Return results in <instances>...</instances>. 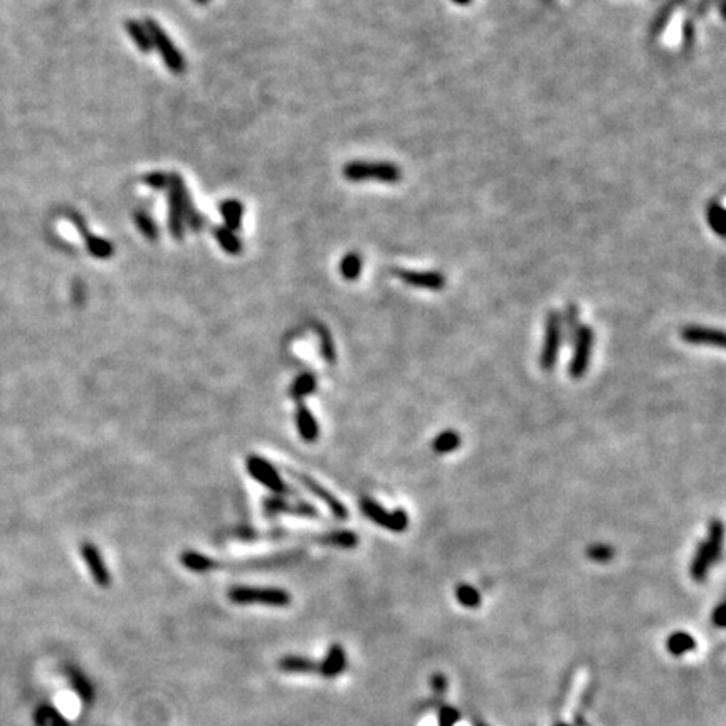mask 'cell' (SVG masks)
I'll use <instances>...</instances> for the list:
<instances>
[{"instance_id": "14", "label": "cell", "mask_w": 726, "mask_h": 726, "mask_svg": "<svg viewBox=\"0 0 726 726\" xmlns=\"http://www.w3.org/2000/svg\"><path fill=\"white\" fill-rule=\"evenodd\" d=\"M681 338L691 345H710L723 348L725 333L721 330L705 326H686L681 330Z\"/></svg>"}, {"instance_id": "25", "label": "cell", "mask_w": 726, "mask_h": 726, "mask_svg": "<svg viewBox=\"0 0 726 726\" xmlns=\"http://www.w3.org/2000/svg\"><path fill=\"white\" fill-rule=\"evenodd\" d=\"M560 321H561V335H565L569 340H575L580 326H582V323H580L579 308L575 306V304H569L564 313V316L560 315Z\"/></svg>"}, {"instance_id": "7", "label": "cell", "mask_w": 726, "mask_h": 726, "mask_svg": "<svg viewBox=\"0 0 726 726\" xmlns=\"http://www.w3.org/2000/svg\"><path fill=\"white\" fill-rule=\"evenodd\" d=\"M246 466L249 475L254 477L256 481H259L264 488H268L276 494H294V491L283 481V477L279 476L276 467L271 465V462L266 461V459L251 454V456L247 457Z\"/></svg>"}, {"instance_id": "1", "label": "cell", "mask_w": 726, "mask_h": 726, "mask_svg": "<svg viewBox=\"0 0 726 726\" xmlns=\"http://www.w3.org/2000/svg\"><path fill=\"white\" fill-rule=\"evenodd\" d=\"M168 229L175 239H182L185 229L199 232L205 226V219L197 212L192 204L190 192L179 173H170V185H168Z\"/></svg>"}, {"instance_id": "6", "label": "cell", "mask_w": 726, "mask_h": 726, "mask_svg": "<svg viewBox=\"0 0 726 726\" xmlns=\"http://www.w3.org/2000/svg\"><path fill=\"white\" fill-rule=\"evenodd\" d=\"M360 509L368 519H372L373 523H377L378 527L387 528V530L402 533L407 530L409 527V517L404 509H395V512H387L383 506L375 503L370 498H362L360 499Z\"/></svg>"}, {"instance_id": "27", "label": "cell", "mask_w": 726, "mask_h": 726, "mask_svg": "<svg viewBox=\"0 0 726 726\" xmlns=\"http://www.w3.org/2000/svg\"><path fill=\"white\" fill-rule=\"evenodd\" d=\"M34 721L37 726H69L68 720L58 710H54L53 706H41V708H37Z\"/></svg>"}, {"instance_id": "8", "label": "cell", "mask_w": 726, "mask_h": 726, "mask_svg": "<svg viewBox=\"0 0 726 726\" xmlns=\"http://www.w3.org/2000/svg\"><path fill=\"white\" fill-rule=\"evenodd\" d=\"M561 321L560 313L551 310L546 316V328H545V341H543V350L540 355V365L543 370L550 372L555 368L556 358H559L560 343H561Z\"/></svg>"}, {"instance_id": "26", "label": "cell", "mask_w": 726, "mask_h": 726, "mask_svg": "<svg viewBox=\"0 0 726 726\" xmlns=\"http://www.w3.org/2000/svg\"><path fill=\"white\" fill-rule=\"evenodd\" d=\"M316 390V377L313 375L311 372H306V373H301L296 380L293 382L291 388H289V393H291V397L294 400L301 402L304 397L311 395V393H315Z\"/></svg>"}, {"instance_id": "31", "label": "cell", "mask_w": 726, "mask_h": 726, "mask_svg": "<svg viewBox=\"0 0 726 726\" xmlns=\"http://www.w3.org/2000/svg\"><path fill=\"white\" fill-rule=\"evenodd\" d=\"M318 330V338H320V350H321V357L326 360L328 363L333 365L336 362V348H335V341L333 338H331L330 331L326 330L325 326L318 325L316 326Z\"/></svg>"}, {"instance_id": "28", "label": "cell", "mask_w": 726, "mask_h": 726, "mask_svg": "<svg viewBox=\"0 0 726 726\" xmlns=\"http://www.w3.org/2000/svg\"><path fill=\"white\" fill-rule=\"evenodd\" d=\"M461 446V435H459L457 432H454V430H444V432H441L437 435V437L434 439V451L437 454H449L452 451H456V449Z\"/></svg>"}, {"instance_id": "5", "label": "cell", "mask_w": 726, "mask_h": 726, "mask_svg": "<svg viewBox=\"0 0 726 726\" xmlns=\"http://www.w3.org/2000/svg\"><path fill=\"white\" fill-rule=\"evenodd\" d=\"M143 24L147 27L150 39H152L153 49H157L158 53H160V58L163 59V63H165L168 71H172L173 74L184 73L187 68L184 56H182L179 48L173 44L167 32L162 29L160 24L153 21V19H145Z\"/></svg>"}, {"instance_id": "21", "label": "cell", "mask_w": 726, "mask_h": 726, "mask_svg": "<svg viewBox=\"0 0 726 726\" xmlns=\"http://www.w3.org/2000/svg\"><path fill=\"white\" fill-rule=\"evenodd\" d=\"M125 27L128 36L131 37V41L135 42V46H137L142 53H150V51H153L152 39H150V34L143 22L130 19V21L125 22Z\"/></svg>"}, {"instance_id": "37", "label": "cell", "mask_w": 726, "mask_h": 726, "mask_svg": "<svg viewBox=\"0 0 726 726\" xmlns=\"http://www.w3.org/2000/svg\"><path fill=\"white\" fill-rule=\"evenodd\" d=\"M723 612H725V603H720V606H718V607H716V611H715V616H713V619H715V622H716V624H718L720 627L725 624V621H723Z\"/></svg>"}, {"instance_id": "20", "label": "cell", "mask_w": 726, "mask_h": 726, "mask_svg": "<svg viewBox=\"0 0 726 726\" xmlns=\"http://www.w3.org/2000/svg\"><path fill=\"white\" fill-rule=\"evenodd\" d=\"M212 236L215 241H217V244L221 246L222 249L227 252V254L237 256L242 252L241 239H239L236 236V232L231 231V229H227L224 226H215L212 229Z\"/></svg>"}, {"instance_id": "33", "label": "cell", "mask_w": 726, "mask_h": 726, "mask_svg": "<svg viewBox=\"0 0 726 726\" xmlns=\"http://www.w3.org/2000/svg\"><path fill=\"white\" fill-rule=\"evenodd\" d=\"M456 597L465 607H477L481 602L479 592L471 585H459L456 588Z\"/></svg>"}, {"instance_id": "16", "label": "cell", "mask_w": 726, "mask_h": 726, "mask_svg": "<svg viewBox=\"0 0 726 726\" xmlns=\"http://www.w3.org/2000/svg\"><path fill=\"white\" fill-rule=\"evenodd\" d=\"M296 424L299 435H301L303 441L306 442H315L320 435V427H318V422L313 415V412L308 409L303 402H299L298 410H296Z\"/></svg>"}, {"instance_id": "11", "label": "cell", "mask_w": 726, "mask_h": 726, "mask_svg": "<svg viewBox=\"0 0 726 726\" xmlns=\"http://www.w3.org/2000/svg\"><path fill=\"white\" fill-rule=\"evenodd\" d=\"M393 274L400 281H404L407 286L419 289H430V291H439L446 286V278L437 271H409V269H393Z\"/></svg>"}, {"instance_id": "3", "label": "cell", "mask_w": 726, "mask_h": 726, "mask_svg": "<svg viewBox=\"0 0 726 726\" xmlns=\"http://www.w3.org/2000/svg\"><path fill=\"white\" fill-rule=\"evenodd\" d=\"M723 535H725L723 523H721L720 519L711 522L708 540L698 545L695 559L691 561V577L695 579L696 582H702V580L706 579L710 566L720 559L721 545H723Z\"/></svg>"}, {"instance_id": "2", "label": "cell", "mask_w": 726, "mask_h": 726, "mask_svg": "<svg viewBox=\"0 0 726 726\" xmlns=\"http://www.w3.org/2000/svg\"><path fill=\"white\" fill-rule=\"evenodd\" d=\"M343 177L348 182H380L397 184L402 179L400 168L390 162L355 160L343 167Z\"/></svg>"}, {"instance_id": "29", "label": "cell", "mask_w": 726, "mask_h": 726, "mask_svg": "<svg viewBox=\"0 0 726 726\" xmlns=\"http://www.w3.org/2000/svg\"><path fill=\"white\" fill-rule=\"evenodd\" d=\"M362 264L363 261L358 252H348L340 262V273L345 279L353 281L358 278L360 273H362Z\"/></svg>"}, {"instance_id": "23", "label": "cell", "mask_w": 726, "mask_h": 726, "mask_svg": "<svg viewBox=\"0 0 726 726\" xmlns=\"http://www.w3.org/2000/svg\"><path fill=\"white\" fill-rule=\"evenodd\" d=\"M68 676H69V681H71V686L74 688V691L78 693L84 705H90V702L93 701V698H95V690H93L90 679L84 676L81 671H78V669H74V668L68 669Z\"/></svg>"}, {"instance_id": "34", "label": "cell", "mask_w": 726, "mask_h": 726, "mask_svg": "<svg viewBox=\"0 0 726 726\" xmlns=\"http://www.w3.org/2000/svg\"><path fill=\"white\" fill-rule=\"evenodd\" d=\"M143 182L153 190H167L170 185V175L165 172H150L143 177Z\"/></svg>"}, {"instance_id": "30", "label": "cell", "mask_w": 726, "mask_h": 726, "mask_svg": "<svg viewBox=\"0 0 726 726\" xmlns=\"http://www.w3.org/2000/svg\"><path fill=\"white\" fill-rule=\"evenodd\" d=\"M133 219H135V224H137L138 231L142 232L145 237L150 239V241H157L158 227H157L155 221L152 219V215H150L148 212H145V210H137V212L133 214Z\"/></svg>"}, {"instance_id": "15", "label": "cell", "mask_w": 726, "mask_h": 726, "mask_svg": "<svg viewBox=\"0 0 726 726\" xmlns=\"http://www.w3.org/2000/svg\"><path fill=\"white\" fill-rule=\"evenodd\" d=\"M346 666V654L343 648L340 644H333L328 650L326 658L323 659V663L318 666V673L321 674L323 678H336L341 674Z\"/></svg>"}, {"instance_id": "13", "label": "cell", "mask_w": 726, "mask_h": 726, "mask_svg": "<svg viewBox=\"0 0 726 726\" xmlns=\"http://www.w3.org/2000/svg\"><path fill=\"white\" fill-rule=\"evenodd\" d=\"M81 555H83L84 561H86L88 570H90L93 580H95V582L103 588L110 587L111 574H110V570H108V566L105 565V561H103V556L100 554V550H98V546L93 545V543H90V541L83 543Z\"/></svg>"}, {"instance_id": "24", "label": "cell", "mask_w": 726, "mask_h": 726, "mask_svg": "<svg viewBox=\"0 0 726 726\" xmlns=\"http://www.w3.org/2000/svg\"><path fill=\"white\" fill-rule=\"evenodd\" d=\"M84 239H86V247L90 251L93 257H98V259H110L113 256V244L106 239L93 236V234H88L86 229L83 227Z\"/></svg>"}, {"instance_id": "38", "label": "cell", "mask_w": 726, "mask_h": 726, "mask_svg": "<svg viewBox=\"0 0 726 726\" xmlns=\"http://www.w3.org/2000/svg\"><path fill=\"white\" fill-rule=\"evenodd\" d=\"M454 4H457V6H467V4L471 2V0H452Z\"/></svg>"}, {"instance_id": "35", "label": "cell", "mask_w": 726, "mask_h": 726, "mask_svg": "<svg viewBox=\"0 0 726 726\" xmlns=\"http://www.w3.org/2000/svg\"><path fill=\"white\" fill-rule=\"evenodd\" d=\"M693 639L688 634H674L671 639H669V650L674 654H683L688 649H693Z\"/></svg>"}, {"instance_id": "4", "label": "cell", "mask_w": 726, "mask_h": 726, "mask_svg": "<svg viewBox=\"0 0 726 726\" xmlns=\"http://www.w3.org/2000/svg\"><path fill=\"white\" fill-rule=\"evenodd\" d=\"M229 601L237 606H249V603H262L268 607H288L291 603V596L284 588L273 587H232L227 593Z\"/></svg>"}, {"instance_id": "39", "label": "cell", "mask_w": 726, "mask_h": 726, "mask_svg": "<svg viewBox=\"0 0 726 726\" xmlns=\"http://www.w3.org/2000/svg\"><path fill=\"white\" fill-rule=\"evenodd\" d=\"M195 4H199V6H205V4L209 2V0H194Z\"/></svg>"}, {"instance_id": "22", "label": "cell", "mask_w": 726, "mask_h": 726, "mask_svg": "<svg viewBox=\"0 0 726 726\" xmlns=\"http://www.w3.org/2000/svg\"><path fill=\"white\" fill-rule=\"evenodd\" d=\"M323 545L338 546V548H355L358 545V535L350 530H335L325 535L318 536V540Z\"/></svg>"}, {"instance_id": "9", "label": "cell", "mask_w": 726, "mask_h": 726, "mask_svg": "<svg viewBox=\"0 0 726 726\" xmlns=\"http://www.w3.org/2000/svg\"><path fill=\"white\" fill-rule=\"evenodd\" d=\"M593 340H596V335H593L592 328L585 325L580 326L579 333L575 336V351L570 363V375L574 378H582L584 373L587 372L590 355H592L593 348Z\"/></svg>"}, {"instance_id": "10", "label": "cell", "mask_w": 726, "mask_h": 726, "mask_svg": "<svg viewBox=\"0 0 726 726\" xmlns=\"http://www.w3.org/2000/svg\"><path fill=\"white\" fill-rule=\"evenodd\" d=\"M289 475H291L296 481H299V484H303L304 488L310 491V493L318 496V499H321L323 503L330 508V512L333 513V517H336L338 519L348 518V512H346L345 504L341 503L336 496L331 494L330 491L323 488V484H320V482H316L315 479H313V477L301 475V472H298V471H289Z\"/></svg>"}, {"instance_id": "32", "label": "cell", "mask_w": 726, "mask_h": 726, "mask_svg": "<svg viewBox=\"0 0 726 726\" xmlns=\"http://www.w3.org/2000/svg\"><path fill=\"white\" fill-rule=\"evenodd\" d=\"M706 219H708L710 227L718 234V236H725L726 232V212L725 209L721 207L718 202L710 204L708 214H706Z\"/></svg>"}, {"instance_id": "17", "label": "cell", "mask_w": 726, "mask_h": 726, "mask_svg": "<svg viewBox=\"0 0 726 726\" xmlns=\"http://www.w3.org/2000/svg\"><path fill=\"white\" fill-rule=\"evenodd\" d=\"M219 210H221L222 219H224V227L231 229V231H239L242 226V217H244V205L239 202L237 199H227L219 205Z\"/></svg>"}, {"instance_id": "18", "label": "cell", "mask_w": 726, "mask_h": 726, "mask_svg": "<svg viewBox=\"0 0 726 726\" xmlns=\"http://www.w3.org/2000/svg\"><path fill=\"white\" fill-rule=\"evenodd\" d=\"M278 668L288 674H313L318 673V664L304 655H284L279 659Z\"/></svg>"}, {"instance_id": "12", "label": "cell", "mask_w": 726, "mask_h": 726, "mask_svg": "<svg viewBox=\"0 0 726 726\" xmlns=\"http://www.w3.org/2000/svg\"><path fill=\"white\" fill-rule=\"evenodd\" d=\"M264 512L268 517H276V514H293V517H304V518H318L320 513L315 506L310 503H288L283 496H273L264 501Z\"/></svg>"}, {"instance_id": "36", "label": "cell", "mask_w": 726, "mask_h": 726, "mask_svg": "<svg viewBox=\"0 0 726 726\" xmlns=\"http://www.w3.org/2000/svg\"><path fill=\"white\" fill-rule=\"evenodd\" d=\"M587 556H588V559L596 560V561H608L613 556V548L608 546V545H602V543H598V545H593V546L588 548Z\"/></svg>"}, {"instance_id": "19", "label": "cell", "mask_w": 726, "mask_h": 726, "mask_svg": "<svg viewBox=\"0 0 726 726\" xmlns=\"http://www.w3.org/2000/svg\"><path fill=\"white\" fill-rule=\"evenodd\" d=\"M180 561L187 570L195 571V574H207V571L217 569V561L207 555L197 554V551H184L180 556Z\"/></svg>"}]
</instances>
